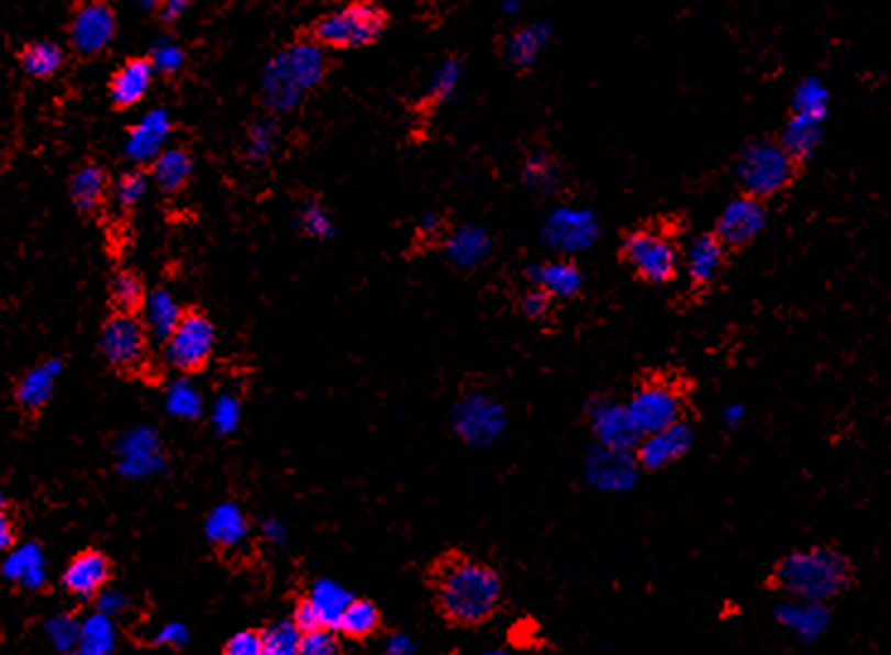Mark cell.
Masks as SVG:
<instances>
[{"label":"cell","instance_id":"1","mask_svg":"<svg viewBox=\"0 0 891 655\" xmlns=\"http://www.w3.org/2000/svg\"><path fill=\"white\" fill-rule=\"evenodd\" d=\"M437 602L457 624H481L500 602V578L486 564L455 559L437 574Z\"/></svg>","mask_w":891,"mask_h":655},{"label":"cell","instance_id":"2","mask_svg":"<svg viewBox=\"0 0 891 655\" xmlns=\"http://www.w3.org/2000/svg\"><path fill=\"white\" fill-rule=\"evenodd\" d=\"M326 76L324 46L298 42L268 60L261 73V100L271 112H292L302 97L314 90Z\"/></svg>","mask_w":891,"mask_h":655},{"label":"cell","instance_id":"3","mask_svg":"<svg viewBox=\"0 0 891 655\" xmlns=\"http://www.w3.org/2000/svg\"><path fill=\"white\" fill-rule=\"evenodd\" d=\"M850 566L834 549H804L788 554L778 566V584L792 598L822 602L838 596L848 586Z\"/></svg>","mask_w":891,"mask_h":655},{"label":"cell","instance_id":"4","mask_svg":"<svg viewBox=\"0 0 891 655\" xmlns=\"http://www.w3.org/2000/svg\"><path fill=\"white\" fill-rule=\"evenodd\" d=\"M798 173V160L783 145L771 138L744 145L737 160V179L744 193L754 199H768L783 191Z\"/></svg>","mask_w":891,"mask_h":655},{"label":"cell","instance_id":"5","mask_svg":"<svg viewBox=\"0 0 891 655\" xmlns=\"http://www.w3.org/2000/svg\"><path fill=\"white\" fill-rule=\"evenodd\" d=\"M387 18L382 8L370 0H356L328 12L316 24V44L328 48H363L377 42L385 32Z\"/></svg>","mask_w":891,"mask_h":655},{"label":"cell","instance_id":"6","mask_svg":"<svg viewBox=\"0 0 891 655\" xmlns=\"http://www.w3.org/2000/svg\"><path fill=\"white\" fill-rule=\"evenodd\" d=\"M602 235L600 218L592 209H584V206H556V209L548 211L542 225V240L548 249L566 254H582L588 252L597 240Z\"/></svg>","mask_w":891,"mask_h":655},{"label":"cell","instance_id":"7","mask_svg":"<svg viewBox=\"0 0 891 655\" xmlns=\"http://www.w3.org/2000/svg\"><path fill=\"white\" fill-rule=\"evenodd\" d=\"M215 348V326L201 312H185L179 324L165 338V358L179 373H197L211 360Z\"/></svg>","mask_w":891,"mask_h":655},{"label":"cell","instance_id":"8","mask_svg":"<svg viewBox=\"0 0 891 655\" xmlns=\"http://www.w3.org/2000/svg\"><path fill=\"white\" fill-rule=\"evenodd\" d=\"M624 259L643 281L667 284L677 276L679 249L657 230H633L624 240Z\"/></svg>","mask_w":891,"mask_h":655},{"label":"cell","instance_id":"9","mask_svg":"<svg viewBox=\"0 0 891 655\" xmlns=\"http://www.w3.org/2000/svg\"><path fill=\"white\" fill-rule=\"evenodd\" d=\"M459 438L474 447L493 445L505 431V409L488 395L474 392L459 399L452 414Z\"/></svg>","mask_w":891,"mask_h":655},{"label":"cell","instance_id":"10","mask_svg":"<svg viewBox=\"0 0 891 655\" xmlns=\"http://www.w3.org/2000/svg\"><path fill=\"white\" fill-rule=\"evenodd\" d=\"M100 348L114 368L133 373L148 360V332L133 312H119L104 324Z\"/></svg>","mask_w":891,"mask_h":655},{"label":"cell","instance_id":"11","mask_svg":"<svg viewBox=\"0 0 891 655\" xmlns=\"http://www.w3.org/2000/svg\"><path fill=\"white\" fill-rule=\"evenodd\" d=\"M167 465L163 438L151 426L131 429L116 443V469L126 479H148Z\"/></svg>","mask_w":891,"mask_h":655},{"label":"cell","instance_id":"12","mask_svg":"<svg viewBox=\"0 0 891 655\" xmlns=\"http://www.w3.org/2000/svg\"><path fill=\"white\" fill-rule=\"evenodd\" d=\"M116 12L104 0H82L70 20V44L78 54L94 56L114 42Z\"/></svg>","mask_w":891,"mask_h":655},{"label":"cell","instance_id":"13","mask_svg":"<svg viewBox=\"0 0 891 655\" xmlns=\"http://www.w3.org/2000/svg\"><path fill=\"white\" fill-rule=\"evenodd\" d=\"M626 409L641 435H650L679 421L681 397L671 385L650 382L633 395Z\"/></svg>","mask_w":891,"mask_h":655},{"label":"cell","instance_id":"14","mask_svg":"<svg viewBox=\"0 0 891 655\" xmlns=\"http://www.w3.org/2000/svg\"><path fill=\"white\" fill-rule=\"evenodd\" d=\"M768 221L766 206L761 199H754L749 193L729 199L717 215L715 237L725 247H744L764 233Z\"/></svg>","mask_w":891,"mask_h":655},{"label":"cell","instance_id":"15","mask_svg":"<svg viewBox=\"0 0 891 655\" xmlns=\"http://www.w3.org/2000/svg\"><path fill=\"white\" fill-rule=\"evenodd\" d=\"M584 471L594 489L604 493H624L631 491L638 479V459L631 451H614V447L594 445Z\"/></svg>","mask_w":891,"mask_h":655},{"label":"cell","instance_id":"16","mask_svg":"<svg viewBox=\"0 0 891 655\" xmlns=\"http://www.w3.org/2000/svg\"><path fill=\"white\" fill-rule=\"evenodd\" d=\"M169 136H172L169 114L160 107L148 109L129 131L124 145L126 157L133 163H153L167 148Z\"/></svg>","mask_w":891,"mask_h":655},{"label":"cell","instance_id":"17","mask_svg":"<svg viewBox=\"0 0 891 655\" xmlns=\"http://www.w3.org/2000/svg\"><path fill=\"white\" fill-rule=\"evenodd\" d=\"M592 431L594 438L604 447H614V451H633L643 438L641 431L633 423L626 404L614 402H594L592 409Z\"/></svg>","mask_w":891,"mask_h":655},{"label":"cell","instance_id":"18","mask_svg":"<svg viewBox=\"0 0 891 655\" xmlns=\"http://www.w3.org/2000/svg\"><path fill=\"white\" fill-rule=\"evenodd\" d=\"M109 578H112V564L107 556L97 549H88L73 556L66 566L64 588L76 598H97V592L107 588Z\"/></svg>","mask_w":891,"mask_h":655},{"label":"cell","instance_id":"19","mask_svg":"<svg viewBox=\"0 0 891 655\" xmlns=\"http://www.w3.org/2000/svg\"><path fill=\"white\" fill-rule=\"evenodd\" d=\"M693 443V433L687 423H671V426L645 435V441L641 443L638 459L643 467L648 469H662L669 463H675L681 455L689 453V447Z\"/></svg>","mask_w":891,"mask_h":655},{"label":"cell","instance_id":"20","mask_svg":"<svg viewBox=\"0 0 891 655\" xmlns=\"http://www.w3.org/2000/svg\"><path fill=\"white\" fill-rule=\"evenodd\" d=\"M60 370H64V363L58 358H48L22 375L15 387V402L24 414H40L48 404V399L54 397Z\"/></svg>","mask_w":891,"mask_h":655},{"label":"cell","instance_id":"21","mask_svg":"<svg viewBox=\"0 0 891 655\" xmlns=\"http://www.w3.org/2000/svg\"><path fill=\"white\" fill-rule=\"evenodd\" d=\"M725 245L713 233L693 237L683 249V269L695 286L713 284L725 266Z\"/></svg>","mask_w":891,"mask_h":655},{"label":"cell","instance_id":"22","mask_svg":"<svg viewBox=\"0 0 891 655\" xmlns=\"http://www.w3.org/2000/svg\"><path fill=\"white\" fill-rule=\"evenodd\" d=\"M493 252V240L486 233V227L464 223L457 230H452L445 240V254L447 259L459 266V269H476L481 266Z\"/></svg>","mask_w":891,"mask_h":655},{"label":"cell","instance_id":"23","mask_svg":"<svg viewBox=\"0 0 891 655\" xmlns=\"http://www.w3.org/2000/svg\"><path fill=\"white\" fill-rule=\"evenodd\" d=\"M554 40V30L546 20H536L530 24H522L510 34L505 44L508 64L515 68H532L539 64V58L546 54L548 44Z\"/></svg>","mask_w":891,"mask_h":655},{"label":"cell","instance_id":"24","mask_svg":"<svg viewBox=\"0 0 891 655\" xmlns=\"http://www.w3.org/2000/svg\"><path fill=\"white\" fill-rule=\"evenodd\" d=\"M530 278L534 288L544 290L548 298H576L584 284L582 271L570 259H554L536 264L530 269Z\"/></svg>","mask_w":891,"mask_h":655},{"label":"cell","instance_id":"25","mask_svg":"<svg viewBox=\"0 0 891 655\" xmlns=\"http://www.w3.org/2000/svg\"><path fill=\"white\" fill-rule=\"evenodd\" d=\"M153 76H155V70H153L148 58H131V60H126V64L114 73L112 85H109L112 100L119 107H136V104H141L145 100V95H148V90H151Z\"/></svg>","mask_w":891,"mask_h":655},{"label":"cell","instance_id":"26","mask_svg":"<svg viewBox=\"0 0 891 655\" xmlns=\"http://www.w3.org/2000/svg\"><path fill=\"white\" fill-rule=\"evenodd\" d=\"M141 310H143L141 322L145 326V332H148V336L157 338V342H165V338L172 334V330L179 324L181 314H185V310H181V306H179V300L172 296V290H167V288L151 290V293L143 298Z\"/></svg>","mask_w":891,"mask_h":655},{"label":"cell","instance_id":"27","mask_svg":"<svg viewBox=\"0 0 891 655\" xmlns=\"http://www.w3.org/2000/svg\"><path fill=\"white\" fill-rule=\"evenodd\" d=\"M205 535L221 549H237L247 542L249 523L237 503H221L205 518Z\"/></svg>","mask_w":891,"mask_h":655},{"label":"cell","instance_id":"28","mask_svg":"<svg viewBox=\"0 0 891 655\" xmlns=\"http://www.w3.org/2000/svg\"><path fill=\"white\" fill-rule=\"evenodd\" d=\"M776 617L780 624L804 641H816L828 626V610L822 602H812V600L783 602L776 610Z\"/></svg>","mask_w":891,"mask_h":655},{"label":"cell","instance_id":"29","mask_svg":"<svg viewBox=\"0 0 891 655\" xmlns=\"http://www.w3.org/2000/svg\"><path fill=\"white\" fill-rule=\"evenodd\" d=\"M304 600H308L320 626L336 629L341 614L346 612L353 596L344 586H338V584H334V580L324 578V580H316L310 590V596Z\"/></svg>","mask_w":891,"mask_h":655},{"label":"cell","instance_id":"30","mask_svg":"<svg viewBox=\"0 0 891 655\" xmlns=\"http://www.w3.org/2000/svg\"><path fill=\"white\" fill-rule=\"evenodd\" d=\"M3 574L15 580V584L36 590L44 586L46 580V568H44V554L36 544H22L12 552L5 554L3 562Z\"/></svg>","mask_w":891,"mask_h":655},{"label":"cell","instance_id":"31","mask_svg":"<svg viewBox=\"0 0 891 655\" xmlns=\"http://www.w3.org/2000/svg\"><path fill=\"white\" fill-rule=\"evenodd\" d=\"M822 121H814V119H808V116H798V114H792L788 121H786V126H783V133H780V145H783V148L795 157V160L800 163V160H808V157H812L814 153H816V148H820V143H822Z\"/></svg>","mask_w":891,"mask_h":655},{"label":"cell","instance_id":"32","mask_svg":"<svg viewBox=\"0 0 891 655\" xmlns=\"http://www.w3.org/2000/svg\"><path fill=\"white\" fill-rule=\"evenodd\" d=\"M193 173V157L185 148H165L153 160V181L172 193L187 185Z\"/></svg>","mask_w":891,"mask_h":655},{"label":"cell","instance_id":"33","mask_svg":"<svg viewBox=\"0 0 891 655\" xmlns=\"http://www.w3.org/2000/svg\"><path fill=\"white\" fill-rule=\"evenodd\" d=\"M114 648L116 626L112 617L94 612L80 622V639L76 648L80 655H114Z\"/></svg>","mask_w":891,"mask_h":655},{"label":"cell","instance_id":"34","mask_svg":"<svg viewBox=\"0 0 891 655\" xmlns=\"http://www.w3.org/2000/svg\"><path fill=\"white\" fill-rule=\"evenodd\" d=\"M107 197V173L100 165H82L70 179V199L80 211H94Z\"/></svg>","mask_w":891,"mask_h":655},{"label":"cell","instance_id":"35","mask_svg":"<svg viewBox=\"0 0 891 655\" xmlns=\"http://www.w3.org/2000/svg\"><path fill=\"white\" fill-rule=\"evenodd\" d=\"M828 107H832V90L826 88V82L822 78L808 76L798 82L795 90H792V114L822 121L824 124Z\"/></svg>","mask_w":891,"mask_h":655},{"label":"cell","instance_id":"36","mask_svg":"<svg viewBox=\"0 0 891 655\" xmlns=\"http://www.w3.org/2000/svg\"><path fill=\"white\" fill-rule=\"evenodd\" d=\"M66 54L54 42H32L22 48L20 64L32 78H52L64 68Z\"/></svg>","mask_w":891,"mask_h":655},{"label":"cell","instance_id":"37","mask_svg":"<svg viewBox=\"0 0 891 655\" xmlns=\"http://www.w3.org/2000/svg\"><path fill=\"white\" fill-rule=\"evenodd\" d=\"M522 181L532 191H556L560 185V165L552 153L536 151L522 165Z\"/></svg>","mask_w":891,"mask_h":655},{"label":"cell","instance_id":"38","mask_svg":"<svg viewBox=\"0 0 891 655\" xmlns=\"http://www.w3.org/2000/svg\"><path fill=\"white\" fill-rule=\"evenodd\" d=\"M165 409H167V414H172L175 419H181V421L199 419L203 411V397L199 392V387L193 385L189 378L175 380L167 387Z\"/></svg>","mask_w":891,"mask_h":655},{"label":"cell","instance_id":"39","mask_svg":"<svg viewBox=\"0 0 891 655\" xmlns=\"http://www.w3.org/2000/svg\"><path fill=\"white\" fill-rule=\"evenodd\" d=\"M377 626H380V612H377L375 604L353 598L346 612L341 614L336 629L348 639H365L375 634Z\"/></svg>","mask_w":891,"mask_h":655},{"label":"cell","instance_id":"40","mask_svg":"<svg viewBox=\"0 0 891 655\" xmlns=\"http://www.w3.org/2000/svg\"><path fill=\"white\" fill-rule=\"evenodd\" d=\"M278 145V129L274 121H256L247 133V160L252 165H266Z\"/></svg>","mask_w":891,"mask_h":655},{"label":"cell","instance_id":"41","mask_svg":"<svg viewBox=\"0 0 891 655\" xmlns=\"http://www.w3.org/2000/svg\"><path fill=\"white\" fill-rule=\"evenodd\" d=\"M459 80H461L459 58L455 56L445 58L443 64L433 70V78L428 85V100L433 104H445L447 100H452V95L457 92Z\"/></svg>","mask_w":891,"mask_h":655},{"label":"cell","instance_id":"42","mask_svg":"<svg viewBox=\"0 0 891 655\" xmlns=\"http://www.w3.org/2000/svg\"><path fill=\"white\" fill-rule=\"evenodd\" d=\"M148 60L155 73H163V76H175V73L185 68L187 54H185V48L172 40V36H160V40L153 44Z\"/></svg>","mask_w":891,"mask_h":655},{"label":"cell","instance_id":"43","mask_svg":"<svg viewBox=\"0 0 891 655\" xmlns=\"http://www.w3.org/2000/svg\"><path fill=\"white\" fill-rule=\"evenodd\" d=\"M264 655H298L300 629L292 622H278L264 632Z\"/></svg>","mask_w":891,"mask_h":655},{"label":"cell","instance_id":"44","mask_svg":"<svg viewBox=\"0 0 891 655\" xmlns=\"http://www.w3.org/2000/svg\"><path fill=\"white\" fill-rule=\"evenodd\" d=\"M112 298L116 306L121 308V312H133L143 306V298H145V290L138 276H133L131 271H121L114 284H112Z\"/></svg>","mask_w":891,"mask_h":655},{"label":"cell","instance_id":"45","mask_svg":"<svg viewBox=\"0 0 891 655\" xmlns=\"http://www.w3.org/2000/svg\"><path fill=\"white\" fill-rule=\"evenodd\" d=\"M240 419H242V404L235 395H221L215 399L213 409H211V421L218 433L221 435L235 433L240 426Z\"/></svg>","mask_w":891,"mask_h":655},{"label":"cell","instance_id":"46","mask_svg":"<svg viewBox=\"0 0 891 655\" xmlns=\"http://www.w3.org/2000/svg\"><path fill=\"white\" fill-rule=\"evenodd\" d=\"M300 225L304 230V235L314 240H328L334 235V221L320 203H308L300 211Z\"/></svg>","mask_w":891,"mask_h":655},{"label":"cell","instance_id":"47","mask_svg":"<svg viewBox=\"0 0 891 655\" xmlns=\"http://www.w3.org/2000/svg\"><path fill=\"white\" fill-rule=\"evenodd\" d=\"M145 189H148V179H145V175L138 173V169H131V173H124L119 177L114 187V199L119 206H124V209H133V206L141 203V199L145 197Z\"/></svg>","mask_w":891,"mask_h":655},{"label":"cell","instance_id":"48","mask_svg":"<svg viewBox=\"0 0 891 655\" xmlns=\"http://www.w3.org/2000/svg\"><path fill=\"white\" fill-rule=\"evenodd\" d=\"M338 641L334 629H312V632H300L298 655H336Z\"/></svg>","mask_w":891,"mask_h":655},{"label":"cell","instance_id":"49","mask_svg":"<svg viewBox=\"0 0 891 655\" xmlns=\"http://www.w3.org/2000/svg\"><path fill=\"white\" fill-rule=\"evenodd\" d=\"M48 636H52L54 646L64 653H70L78 648V639H80V622L73 620L68 614H58L54 617L52 622H48Z\"/></svg>","mask_w":891,"mask_h":655},{"label":"cell","instance_id":"50","mask_svg":"<svg viewBox=\"0 0 891 655\" xmlns=\"http://www.w3.org/2000/svg\"><path fill=\"white\" fill-rule=\"evenodd\" d=\"M264 634L254 632V629H244L235 636H230V641L223 648V655H264Z\"/></svg>","mask_w":891,"mask_h":655},{"label":"cell","instance_id":"51","mask_svg":"<svg viewBox=\"0 0 891 655\" xmlns=\"http://www.w3.org/2000/svg\"><path fill=\"white\" fill-rule=\"evenodd\" d=\"M548 308H552V298L539 288H532L530 293H524L520 300V310L527 320H544L548 314Z\"/></svg>","mask_w":891,"mask_h":655},{"label":"cell","instance_id":"52","mask_svg":"<svg viewBox=\"0 0 891 655\" xmlns=\"http://www.w3.org/2000/svg\"><path fill=\"white\" fill-rule=\"evenodd\" d=\"M94 602H97V612H102V614L112 617V620H114V617H119L121 612L129 608V596H126V592L116 590V588H104V590L97 592Z\"/></svg>","mask_w":891,"mask_h":655},{"label":"cell","instance_id":"53","mask_svg":"<svg viewBox=\"0 0 891 655\" xmlns=\"http://www.w3.org/2000/svg\"><path fill=\"white\" fill-rule=\"evenodd\" d=\"M153 641L157 646H167V648H181L189 644V629L187 624L181 622H167L160 629H157V634L153 636Z\"/></svg>","mask_w":891,"mask_h":655},{"label":"cell","instance_id":"54","mask_svg":"<svg viewBox=\"0 0 891 655\" xmlns=\"http://www.w3.org/2000/svg\"><path fill=\"white\" fill-rule=\"evenodd\" d=\"M18 547V530L8 515H0V556Z\"/></svg>","mask_w":891,"mask_h":655},{"label":"cell","instance_id":"55","mask_svg":"<svg viewBox=\"0 0 891 655\" xmlns=\"http://www.w3.org/2000/svg\"><path fill=\"white\" fill-rule=\"evenodd\" d=\"M387 655H413V641L406 634H394L387 644Z\"/></svg>","mask_w":891,"mask_h":655},{"label":"cell","instance_id":"56","mask_svg":"<svg viewBox=\"0 0 891 655\" xmlns=\"http://www.w3.org/2000/svg\"><path fill=\"white\" fill-rule=\"evenodd\" d=\"M264 535L268 537V542L283 544L286 542V528H283V523H278V520H268L266 528H264Z\"/></svg>","mask_w":891,"mask_h":655},{"label":"cell","instance_id":"57","mask_svg":"<svg viewBox=\"0 0 891 655\" xmlns=\"http://www.w3.org/2000/svg\"><path fill=\"white\" fill-rule=\"evenodd\" d=\"M742 419H744V407L732 404V407L725 409V423H727L729 429H737L739 423H742Z\"/></svg>","mask_w":891,"mask_h":655},{"label":"cell","instance_id":"58","mask_svg":"<svg viewBox=\"0 0 891 655\" xmlns=\"http://www.w3.org/2000/svg\"><path fill=\"white\" fill-rule=\"evenodd\" d=\"M441 225H443L441 218L428 213V215H425L423 221H421V227H419V230H421V235H435L437 230H441Z\"/></svg>","mask_w":891,"mask_h":655},{"label":"cell","instance_id":"59","mask_svg":"<svg viewBox=\"0 0 891 655\" xmlns=\"http://www.w3.org/2000/svg\"><path fill=\"white\" fill-rule=\"evenodd\" d=\"M500 10L505 12V15H520V12L524 10V0H503V3H500Z\"/></svg>","mask_w":891,"mask_h":655},{"label":"cell","instance_id":"60","mask_svg":"<svg viewBox=\"0 0 891 655\" xmlns=\"http://www.w3.org/2000/svg\"><path fill=\"white\" fill-rule=\"evenodd\" d=\"M0 515H5V499H3V493H0Z\"/></svg>","mask_w":891,"mask_h":655},{"label":"cell","instance_id":"61","mask_svg":"<svg viewBox=\"0 0 891 655\" xmlns=\"http://www.w3.org/2000/svg\"><path fill=\"white\" fill-rule=\"evenodd\" d=\"M479 655H505L503 651H483V653H479Z\"/></svg>","mask_w":891,"mask_h":655},{"label":"cell","instance_id":"62","mask_svg":"<svg viewBox=\"0 0 891 655\" xmlns=\"http://www.w3.org/2000/svg\"><path fill=\"white\" fill-rule=\"evenodd\" d=\"M138 3H143V5H155L157 0H138Z\"/></svg>","mask_w":891,"mask_h":655},{"label":"cell","instance_id":"63","mask_svg":"<svg viewBox=\"0 0 891 655\" xmlns=\"http://www.w3.org/2000/svg\"><path fill=\"white\" fill-rule=\"evenodd\" d=\"M66 655H80L78 651H70V653H66Z\"/></svg>","mask_w":891,"mask_h":655}]
</instances>
